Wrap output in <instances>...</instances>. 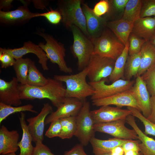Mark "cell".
Here are the masks:
<instances>
[{
	"label": "cell",
	"mask_w": 155,
	"mask_h": 155,
	"mask_svg": "<svg viewBox=\"0 0 155 155\" xmlns=\"http://www.w3.org/2000/svg\"><path fill=\"white\" fill-rule=\"evenodd\" d=\"M140 142L139 140H129L127 142L123 144L121 147L124 152L130 150L140 152L139 144Z\"/></svg>",
	"instance_id": "7bdbcfd3"
},
{
	"label": "cell",
	"mask_w": 155,
	"mask_h": 155,
	"mask_svg": "<svg viewBox=\"0 0 155 155\" xmlns=\"http://www.w3.org/2000/svg\"><path fill=\"white\" fill-rule=\"evenodd\" d=\"M28 5H23L12 11L0 10V22L4 25L13 26L24 23L37 17L38 13L31 12Z\"/></svg>",
	"instance_id": "2e32d148"
},
{
	"label": "cell",
	"mask_w": 155,
	"mask_h": 155,
	"mask_svg": "<svg viewBox=\"0 0 155 155\" xmlns=\"http://www.w3.org/2000/svg\"><path fill=\"white\" fill-rule=\"evenodd\" d=\"M19 119L22 135L21 140L18 143L20 149L19 155H32L34 148L32 144L33 140L26 121L25 114L23 112H21Z\"/></svg>",
	"instance_id": "d4e9b609"
},
{
	"label": "cell",
	"mask_w": 155,
	"mask_h": 155,
	"mask_svg": "<svg viewBox=\"0 0 155 155\" xmlns=\"http://www.w3.org/2000/svg\"><path fill=\"white\" fill-rule=\"evenodd\" d=\"M31 59L22 58L16 60L13 65L16 78L18 82L22 85L27 84L29 63Z\"/></svg>",
	"instance_id": "1f68e13d"
},
{
	"label": "cell",
	"mask_w": 155,
	"mask_h": 155,
	"mask_svg": "<svg viewBox=\"0 0 155 155\" xmlns=\"http://www.w3.org/2000/svg\"><path fill=\"white\" fill-rule=\"evenodd\" d=\"M35 144L32 155H55L42 142L38 141Z\"/></svg>",
	"instance_id": "b9f144b4"
},
{
	"label": "cell",
	"mask_w": 155,
	"mask_h": 155,
	"mask_svg": "<svg viewBox=\"0 0 155 155\" xmlns=\"http://www.w3.org/2000/svg\"><path fill=\"white\" fill-rule=\"evenodd\" d=\"M84 102L76 98L66 97L63 103L48 116L45 120V125L53 121L71 116H77L81 109Z\"/></svg>",
	"instance_id": "5bb4252c"
},
{
	"label": "cell",
	"mask_w": 155,
	"mask_h": 155,
	"mask_svg": "<svg viewBox=\"0 0 155 155\" xmlns=\"http://www.w3.org/2000/svg\"><path fill=\"white\" fill-rule=\"evenodd\" d=\"M19 135L16 130L9 131L4 125L0 129V154L16 153L19 149Z\"/></svg>",
	"instance_id": "ffe728a7"
},
{
	"label": "cell",
	"mask_w": 155,
	"mask_h": 155,
	"mask_svg": "<svg viewBox=\"0 0 155 155\" xmlns=\"http://www.w3.org/2000/svg\"><path fill=\"white\" fill-rule=\"evenodd\" d=\"M52 106L48 103H44L39 113L36 116L27 119L29 130L33 141L43 142L45 120L47 116L53 112Z\"/></svg>",
	"instance_id": "9a60e30c"
},
{
	"label": "cell",
	"mask_w": 155,
	"mask_h": 155,
	"mask_svg": "<svg viewBox=\"0 0 155 155\" xmlns=\"http://www.w3.org/2000/svg\"><path fill=\"white\" fill-rule=\"evenodd\" d=\"M124 153V150L121 146L116 147L111 152L112 155H123Z\"/></svg>",
	"instance_id": "681fc988"
},
{
	"label": "cell",
	"mask_w": 155,
	"mask_h": 155,
	"mask_svg": "<svg viewBox=\"0 0 155 155\" xmlns=\"http://www.w3.org/2000/svg\"><path fill=\"white\" fill-rule=\"evenodd\" d=\"M127 109L131 112V115L138 118L143 123L145 127L144 134L148 135L155 136V124L149 121L136 108L131 107H127Z\"/></svg>",
	"instance_id": "836d02e7"
},
{
	"label": "cell",
	"mask_w": 155,
	"mask_h": 155,
	"mask_svg": "<svg viewBox=\"0 0 155 155\" xmlns=\"http://www.w3.org/2000/svg\"><path fill=\"white\" fill-rule=\"evenodd\" d=\"M155 16V0H142L140 18Z\"/></svg>",
	"instance_id": "8d00e7d4"
},
{
	"label": "cell",
	"mask_w": 155,
	"mask_h": 155,
	"mask_svg": "<svg viewBox=\"0 0 155 155\" xmlns=\"http://www.w3.org/2000/svg\"><path fill=\"white\" fill-rule=\"evenodd\" d=\"M142 0H129L122 19L134 22L140 18Z\"/></svg>",
	"instance_id": "f1b7e54d"
},
{
	"label": "cell",
	"mask_w": 155,
	"mask_h": 155,
	"mask_svg": "<svg viewBox=\"0 0 155 155\" xmlns=\"http://www.w3.org/2000/svg\"><path fill=\"white\" fill-rule=\"evenodd\" d=\"M77 130L75 135L80 144L84 146H87L90 140L94 137L95 123L91 116L90 102L86 100L76 116Z\"/></svg>",
	"instance_id": "52a82bcc"
},
{
	"label": "cell",
	"mask_w": 155,
	"mask_h": 155,
	"mask_svg": "<svg viewBox=\"0 0 155 155\" xmlns=\"http://www.w3.org/2000/svg\"><path fill=\"white\" fill-rule=\"evenodd\" d=\"M33 106L31 104L15 106L0 102V123L9 115L15 113L28 111L37 113V111L33 109Z\"/></svg>",
	"instance_id": "f546056e"
},
{
	"label": "cell",
	"mask_w": 155,
	"mask_h": 155,
	"mask_svg": "<svg viewBox=\"0 0 155 155\" xmlns=\"http://www.w3.org/2000/svg\"><path fill=\"white\" fill-rule=\"evenodd\" d=\"M35 34L42 37L46 41L45 44L40 42L38 45L45 53L48 59L52 63L57 64L61 71L66 73H71L72 69L67 66L65 60L66 49L64 44L44 32L38 30Z\"/></svg>",
	"instance_id": "277c9868"
},
{
	"label": "cell",
	"mask_w": 155,
	"mask_h": 155,
	"mask_svg": "<svg viewBox=\"0 0 155 155\" xmlns=\"http://www.w3.org/2000/svg\"><path fill=\"white\" fill-rule=\"evenodd\" d=\"M89 71V68L87 66L76 74L55 75L53 78L65 83L66 97L76 98L84 102L86 98L91 96L94 92L93 87L86 81Z\"/></svg>",
	"instance_id": "7a4b0ae2"
},
{
	"label": "cell",
	"mask_w": 155,
	"mask_h": 155,
	"mask_svg": "<svg viewBox=\"0 0 155 155\" xmlns=\"http://www.w3.org/2000/svg\"><path fill=\"white\" fill-rule=\"evenodd\" d=\"M82 7L85 17L88 37L93 41L99 37L104 30V27L106 26L107 23L106 19L96 16L86 3L83 2Z\"/></svg>",
	"instance_id": "ac0fdd59"
},
{
	"label": "cell",
	"mask_w": 155,
	"mask_h": 155,
	"mask_svg": "<svg viewBox=\"0 0 155 155\" xmlns=\"http://www.w3.org/2000/svg\"><path fill=\"white\" fill-rule=\"evenodd\" d=\"M141 60L140 52L132 55H129L126 61L124 75L126 80H130L133 76H137L139 70Z\"/></svg>",
	"instance_id": "4dcf8cb0"
},
{
	"label": "cell",
	"mask_w": 155,
	"mask_h": 155,
	"mask_svg": "<svg viewBox=\"0 0 155 155\" xmlns=\"http://www.w3.org/2000/svg\"><path fill=\"white\" fill-rule=\"evenodd\" d=\"M43 17L50 23L57 25L59 24L62 20V17L60 12L57 10H51L42 13H38L37 17Z\"/></svg>",
	"instance_id": "74e56055"
},
{
	"label": "cell",
	"mask_w": 155,
	"mask_h": 155,
	"mask_svg": "<svg viewBox=\"0 0 155 155\" xmlns=\"http://www.w3.org/2000/svg\"><path fill=\"white\" fill-rule=\"evenodd\" d=\"M93 54L116 60L125 47L108 28L104 30L101 35L92 41Z\"/></svg>",
	"instance_id": "8992f818"
},
{
	"label": "cell",
	"mask_w": 155,
	"mask_h": 155,
	"mask_svg": "<svg viewBox=\"0 0 155 155\" xmlns=\"http://www.w3.org/2000/svg\"><path fill=\"white\" fill-rule=\"evenodd\" d=\"M133 23L134 22L121 18L107 22L106 26L125 46L128 42L129 36L132 33Z\"/></svg>",
	"instance_id": "7402d4cb"
},
{
	"label": "cell",
	"mask_w": 155,
	"mask_h": 155,
	"mask_svg": "<svg viewBox=\"0 0 155 155\" xmlns=\"http://www.w3.org/2000/svg\"><path fill=\"white\" fill-rule=\"evenodd\" d=\"M128 140L115 138L102 140L94 137L91 139L90 143L92 147L94 155H102L111 153L115 148L121 146Z\"/></svg>",
	"instance_id": "cb8c5ba5"
},
{
	"label": "cell",
	"mask_w": 155,
	"mask_h": 155,
	"mask_svg": "<svg viewBox=\"0 0 155 155\" xmlns=\"http://www.w3.org/2000/svg\"><path fill=\"white\" fill-rule=\"evenodd\" d=\"M150 100L151 113L147 118L151 122L155 124V96H151Z\"/></svg>",
	"instance_id": "7dc6e473"
},
{
	"label": "cell",
	"mask_w": 155,
	"mask_h": 155,
	"mask_svg": "<svg viewBox=\"0 0 155 155\" xmlns=\"http://www.w3.org/2000/svg\"><path fill=\"white\" fill-rule=\"evenodd\" d=\"M102 155H112V154H111V153H110L104 154H102Z\"/></svg>",
	"instance_id": "db71d44e"
},
{
	"label": "cell",
	"mask_w": 155,
	"mask_h": 155,
	"mask_svg": "<svg viewBox=\"0 0 155 155\" xmlns=\"http://www.w3.org/2000/svg\"><path fill=\"white\" fill-rule=\"evenodd\" d=\"M48 82V78L45 77L36 66L34 61L30 60L29 65L28 71L26 84L35 87L45 85Z\"/></svg>",
	"instance_id": "83f0119b"
},
{
	"label": "cell",
	"mask_w": 155,
	"mask_h": 155,
	"mask_svg": "<svg viewBox=\"0 0 155 155\" xmlns=\"http://www.w3.org/2000/svg\"><path fill=\"white\" fill-rule=\"evenodd\" d=\"M92 102L93 105L96 106L113 105L119 108L124 106L133 107L140 111L130 90L109 97L93 100Z\"/></svg>",
	"instance_id": "d6986e66"
},
{
	"label": "cell",
	"mask_w": 155,
	"mask_h": 155,
	"mask_svg": "<svg viewBox=\"0 0 155 155\" xmlns=\"http://www.w3.org/2000/svg\"><path fill=\"white\" fill-rule=\"evenodd\" d=\"M123 155H143L140 152L133 150L128 151L124 152Z\"/></svg>",
	"instance_id": "f907efd6"
},
{
	"label": "cell",
	"mask_w": 155,
	"mask_h": 155,
	"mask_svg": "<svg viewBox=\"0 0 155 155\" xmlns=\"http://www.w3.org/2000/svg\"><path fill=\"white\" fill-rule=\"evenodd\" d=\"M84 146L81 144H77L63 155H88L85 152Z\"/></svg>",
	"instance_id": "ee69618b"
},
{
	"label": "cell",
	"mask_w": 155,
	"mask_h": 155,
	"mask_svg": "<svg viewBox=\"0 0 155 155\" xmlns=\"http://www.w3.org/2000/svg\"><path fill=\"white\" fill-rule=\"evenodd\" d=\"M83 2L82 0H59L57 10L61 13L62 22L67 28L70 29L72 26H75L89 38L85 17L82 7Z\"/></svg>",
	"instance_id": "3957f363"
},
{
	"label": "cell",
	"mask_w": 155,
	"mask_h": 155,
	"mask_svg": "<svg viewBox=\"0 0 155 155\" xmlns=\"http://www.w3.org/2000/svg\"><path fill=\"white\" fill-rule=\"evenodd\" d=\"M12 0H1L0 1V10L4 11H9L12 7L11 3Z\"/></svg>",
	"instance_id": "c3c4849f"
},
{
	"label": "cell",
	"mask_w": 155,
	"mask_h": 155,
	"mask_svg": "<svg viewBox=\"0 0 155 155\" xmlns=\"http://www.w3.org/2000/svg\"></svg>",
	"instance_id": "11a10c76"
},
{
	"label": "cell",
	"mask_w": 155,
	"mask_h": 155,
	"mask_svg": "<svg viewBox=\"0 0 155 155\" xmlns=\"http://www.w3.org/2000/svg\"><path fill=\"white\" fill-rule=\"evenodd\" d=\"M91 116L95 124L111 122L121 119H125L131 115L128 109H122L109 106H101L98 109L90 111Z\"/></svg>",
	"instance_id": "8fae6325"
},
{
	"label": "cell",
	"mask_w": 155,
	"mask_h": 155,
	"mask_svg": "<svg viewBox=\"0 0 155 155\" xmlns=\"http://www.w3.org/2000/svg\"><path fill=\"white\" fill-rule=\"evenodd\" d=\"M126 120L121 119L111 122L95 124V132L108 134L115 138L125 140H138L136 131L125 125Z\"/></svg>",
	"instance_id": "30bf717a"
},
{
	"label": "cell",
	"mask_w": 155,
	"mask_h": 155,
	"mask_svg": "<svg viewBox=\"0 0 155 155\" xmlns=\"http://www.w3.org/2000/svg\"><path fill=\"white\" fill-rule=\"evenodd\" d=\"M132 33L149 41L155 34V16L140 18L134 22Z\"/></svg>",
	"instance_id": "603a6c76"
},
{
	"label": "cell",
	"mask_w": 155,
	"mask_h": 155,
	"mask_svg": "<svg viewBox=\"0 0 155 155\" xmlns=\"http://www.w3.org/2000/svg\"><path fill=\"white\" fill-rule=\"evenodd\" d=\"M6 155H16L15 153H11L8 154H7Z\"/></svg>",
	"instance_id": "f5cc1de1"
},
{
	"label": "cell",
	"mask_w": 155,
	"mask_h": 155,
	"mask_svg": "<svg viewBox=\"0 0 155 155\" xmlns=\"http://www.w3.org/2000/svg\"><path fill=\"white\" fill-rule=\"evenodd\" d=\"M129 55H132L139 53L144 43L146 42L144 39L131 33L129 38Z\"/></svg>",
	"instance_id": "d590c367"
},
{
	"label": "cell",
	"mask_w": 155,
	"mask_h": 155,
	"mask_svg": "<svg viewBox=\"0 0 155 155\" xmlns=\"http://www.w3.org/2000/svg\"><path fill=\"white\" fill-rule=\"evenodd\" d=\"M106 80L96 82H88L93 88L94 92L91 96L92 100L109 97L130 90L135 81L120 79L110 84H106Z\"/></svg>",
	"instance_id": "9c48e42d"
},
{
	"label": "cell",
	"mask_w": 155,
	"mask_h": 155,
	"mask_svg": "<svg viewBox=\"0 0 155 155\" xmlns=\"http://www.w3.org/2000/svg\"><path fill=\"white\" fill-rule=\"evenodd\" d=\"M151 96H155V64L141 76Z\"/></svg>",
	"instance_id": "e575fe53"
},
{
	"label": "cell",
	"mask_w": 155,
	"mask_h": 155,
	"mask_svg": "<svg viewBox=\"0 0 155 155\" xmlns=\"http://www.w3.org/2000/svg\"><path fill=\"white\" fill-rule=\"evenodd\" d=\"M72 33L73 41L71 49L78 60V69L81 71L88 65L94 52L92 41L76 26L70 28Z\"/></svg>",
	"instance_id": "5b68a950"
},
{
	"label": "cell",
	"mask_w": 155,
	"mask_h": 155,
	"mask_svg": "<svg viewBox=\"0 0 155 155\" xmlns=\"http://www.w3.org/2000/svg\"><path fill=\"white\" fill-rule=\"evenodd\" d=\"M126 122L136 132L138 140L140 141L139 144L140 152L143 155H155V140L145 135L139 127L132 115L128 116Z\"/></svg>",
	"instance_id": "44dd1931"
},
{
	"label": "cell",
	"mask_w": 155,
	"mask_h": 155,
	"mask_svg": "<svg viewBox=\"0 0 155 155\" xmlns=\"http://www.w3.org/2000/svg\"><path fill=\"white\" fill-rule=\"evenodd\" d=\"M62 129L59 137L70 139L75 136L77 130L76 116H71L60 119Z\"/></svg>",
	"instance_id": "d6a6232c"
},
{
	"label": "cell",
	"mask_w": 155,
	"mask_h": 155,
	"mask_svg": "<svg viewBox=\"0 0 155 155\" xmlns=\"http://www.w3.org/2000/svg\"><path fill=\"white\" fill-rule=\"evenodd\" d=\"M141 64L137 75L141 76L155 64V48L150 42L146 41L140 52Z\"/></svg>",
	"instance_id": "484cf974"
},
{
	"label": "cell",
	"mask_w": 155,
	"mask_h": 155,
	"mask_svg": "<svg viewBox=\"0 0 155 155\" xmlns=\"http://www.w3.org/2000/svg\"><path fill=\"white\" fill-rule=\"evenodd\" d=\"M19 82L13 77L9 81L0 79V102L13 106H18L22 104L18 92Z\"/></svg>",
	"instance_id": "e0dca14e"
},
{
	"label": "cell",
	"mask_w": 155,
	"mask_h": 155,
	"mask_svg": "<svg viewBox=\"0 0 155 155\" xmlns=\"http://www.w3.org/2000/svg\"><path fill=\"white\" fill-rule=\"evenodd\" d=\"M45 85L35 87L19 84L18 92L22 100H33L48 99L57 108L63 102L66 97V88L63 82L54 78H48Z\"/></svg>",
	"instance_id": "6da1fadb"
},
{
	"label": "cell",
	"mask_w": 155,
	"mask_h": 155,
	"mask_svg": "<svg viewBox=\"0 0 155 155\" xmlns=\"http://www.w3.org/2000/svg\"><path fill=\"white\" fill-rule=\"evenodd\" d=\"M62 126L60 119L53 121L46 131L45 135L49 138L59 137L61 131Z\"/></svg>",
	"instance_id": "f35d334b"
},
{
	"label": "cell",
	"mask_w": 155,
	"mask_h": 155,
	"mask_svg": "<svg viewBox=\"0 0 155 155\" xmlns=\"http://www.w3.org/2000/svg\"><path fill=\"white\" fill-rule=\"evenodd\" d=\"M0 51L5 52L11 55L15 59L22 58L23 56L29 53H33L38 59V62L44 71H47L49 67L47 62L48 59L43 50L38 45H36L30 41L24 42L21 47L13 49L0 48Z\"/></svg>",
	"instance_id": "4fadbf2b"
},
{
	"label": "cell",
	"mask_w": 155,
	"mask_h": 155,
	"mask_svg": "<svg viewBox=\"0 0 155 155\" xmlns=\"http://www.w3.org/2000/svg\"><path fill=\"white\" fill-rule=\"evenodd\" d=\"M110 4L109 1L101 0L97 3L92 9L94 13L98 17H100L109 12Z\"/></svg>",
	"instance_id": "ab89813d"
},
{
	"label": "cell",
	"mask_w": 155,
	"mask_h": 155,
	"mask_svg": "<svg viewBox=\"0 0 155 155\" xmlns=\"http://www.w3.org/2000/svg\"><path fill=\"white\" fill-rule=\"evenodd\" d=\"M34 7L37 9H44L48 5L49 1L48 0H33L31 1Z\"/></svg>",
	"instance_id": "bcb514c9"
},
{
	"label": "cell",
	"mask_w": 155,
	"mask_h": 155,
	"mask_svg": "<svg viewBox=\"0 0 155 155\" xmlns=\"http://www.w3.org/2000/svg\"><path fill=\"white\" fill-rule=\"evenodd\" d=\"M0 61L1 68L6 69L9 67L13 66L16 60L8 53L0 51Z\"/></svg>",
	"instance_id": "60d3db41"
},
{
	"label": "cell",
	"mask_w": 155,
	"mask_h": 155,
	"mask_svg": "<svg viewBox=\"0 0 155 155\" xmlns=\"http://www.w3.org/2000/svg\"><path fill=\"white\" fill-rule=\"evenodd\" d=\"M129 41L125 46V48L120 55L115 61L113 72L108 78L112 83L124 77L125 65L128 56Z\"/></svg>",
	"instance_id": "4316f807"
},
{
	"label": "cell",
	"mask_w": 155,
	"mask_h": 155,
	"mask_svg": "<svg viewBox=\"0 0 155 155\" xmlns=\"http://www.w3.org/2000/svg\"><path fill=\"white\" fill-rule=\"evenodd\" d=\"M140 110L147 118L151 111V97L146 85L141 76L137 75L134 84L130 89Z\"/></svg>",
	"instance_id": "7c38bea8"
},
{
	"label": "cell",
	"mask_w": 155,
	"mask_h": 155,
	"mask_svg": "<svg viewBox=\"0 0 155 155\" xmlns=\"http://www.w3.org/2000/svg\"><path fill=\"white\" fill-rule=\"evenodd\" d=\"M111 6L118 10L125 9L129 0H111L109 1Z\"/></svg>",
	"instance_id": "f6af8a7d"
},
{
	"label": "cell",
	"mask_w": 155,
	"mask_h": 155,
	"mask_svg": "<svg viewBox=\"0 0 155 155\" xmlns=\"http://www.w3.org/2000/svg\"><path fill=\"white\" fill-rule=\"evenodd\" d=\"M115 60L96 54L92 56L87 66L89 69L87 77L90 82L105 80L111 74Z\"/></svg>",
	"instance_id": "ba28073f"
},
{
	"label": "cell",
	"mask_w": 155,
	"mask_h": 155,
	"mask_svg": "<svg viewBox=\"0 0 155 155\" xmlns=\"http://www.w3.org/2000/svg\"><path fill=\"white\" fill-rule=\"evenodd\" d=\"M149 41L155 48V35Z\"/></svg>",
	"instance_id": "816d5d0a"
}]
</instances>
